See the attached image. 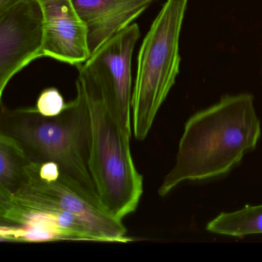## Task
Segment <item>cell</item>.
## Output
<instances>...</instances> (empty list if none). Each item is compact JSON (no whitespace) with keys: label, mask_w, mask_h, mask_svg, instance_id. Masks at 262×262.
Returning a JSON list of instances; mask_svg holds the SVG:
<instances>
[{"label":"cell","mask_w":262,"mask_h":262,"mask_svg":"<svg viewBox=\"0 0 262 262\" xmlns=\"http://www.w3.org/2000/svg\"><path fill=\"white\" fill-rule=\"evenodd\" d=\"M0 199H9L23 208L72 213L90 227L99 242L127 243L133 241L127 236L122 221L112 217L100 204L92 200L69 182L62 172L44 179L36 172L33 162L29 166L26 183L11 197Z\"/></svg>","instance_id":"cell-5"},{"label":"cell","mask_w":262,"mask_h":262,"mask_svg":"<svg viewBox=\"0 0 262 262\" xmlns=\"http://www.w3.org/2000/svg\"><path fill=\"white\" fill-rule=\"evenodd\" d=\"M42 15V54L62 63L80 65L91 56L85 24L73 0H36Z\"/></svg>","instance_id":"cell-8"},{"label":"cell","mask_w":262,"mask_h":262,"mask_svg":"<svg viewBox=\"0 0 262 262\" xmlns=\"http://www.w3.org/2000/svg\"><path fill=\"white\" fill-rule=\"evenodd\" d=\"M19 0H0V10H5Z\"/></svg>","instance_id":"cell-13"},{"label":"cell","mask_w":262,"mask_h":262,"mask_svg":"<svg viewBox=\"0 0 262 262\" xmlns=\"http://www.w3.org/2000/svg\"><path fill=\"white\" fill-rule=\"evenodd\" d=\"M42 15L36 0L0 10V100L9 82L42 54Z\"/></svg>","instance_id":"cell-7"},{"label":"cell","mask_w":262,"mask_h":262,"mask_svg":"<svg viewBox=\"0 0 262 262\" xmlns=\"http://www.w3.org/2000/svg\"><path fill=\"white\" fill-rule=\"evenodd\" d=\"M188 0H166L144 37L132 97L133 133L148 136L180 70L179 39Z\"/></svg>","instance_id":"cell-4"},{"label":"cell","mask_w":262,"mask_h":262,"mask_svg":"<svg viewBox=\"0 0 262 262\" xmlns=\"http://www.w3.org/2000/svg\"><path fill=\"white\" fill-rule=\"evenodd\" d=\"M261 135L254 97L249 93L224 96L191 116L179 144L176 163L159 192L165 197L187 181L220 177L256 148Z\"/></svg>","instance_id":"cell-1"},{"label":"cell","mask_w":262,"mask_h":262,"mask_svg":"<svg viewBox=\"0 0 262 262\" xmlns=\"http://www.w3.org/2000/svg\"><path fill=\"white\" fill-rule=\"evenodd\" d=\"M90 122L89 169L99 203L112 217L122 221L137 209L143 194V177L138 171L130 139L105 98L80 79Z\"/></svg>","instance_id":"cell-3"},{"label":"cell","mask_w":262,"mask_h":262,"mask_svg":"<svg viewBox=\"0 0 262 262\" xmlns=\"http://www.w3.org/2000/svg\"></svg>","instance_id":"cell-14"},{"label":"cell","mask_w":262,"mask_h":262,"mask_svg":"<svg viewBox=\"0 0 262 262\" xmlns=\"http://www.w3.org/2000/svg\"><path fill=\"white\" fill-rule=\"evenodd\" d=\"M67 106L62 93L55 87H50L41 92L34 107L42 116L55 117L60 115Z\"/></svg>","instance_id":"cell-12"},{"label":"cell","mask_w":262,"mask_h":262,"mask_svg":"<svg viewBox=\"0 0 262 262\" xmlns=\"http://www.w3.org/2000/svg\"><path fill=\"white\" fill-rule=\"evenodd\" d=\"M140 36L139 25L133 24L76 67L78 79L96 89L105 98L121 126L131 137L132 64L135 47Z\"/></svg>","instance_id":"cell-6"},{"label":"cell","mask_w":262,"mask_h":262,"mask_svg":"<svg viewBox=\"0 0 262 262\" xmlns=\"http://www.w3.org/2000/svg\"><path fill=\"white\" fill-rule=\"evenodd\" d=\"M87 30L94 54L113 36L129 27L156 0H73Z\"/></svg>","instance_id":"cell-9"},{"label":"cell","mask_w":262,"mask_h":262,"mask_svg":"<svg viewBox=\"0 0 262 262\" xmlns=\"http://www.w3.org/2000/svg\"><path fill=\"white\" fill-rule=\"evenodd\" d=\"M207 231L232 237L262 234V205H246L231 212H222L210 221Z\"/></svg>","instance_id":"cell-11"},{"label":"cell","mask_w":262,"mask_h":262,"mask_svg":"<svg viewBox=\"0 0 262 262\" xmlns=\"http://www.w3.org/2000/svg\"><path fill=\"white\" fill-rule=\"evenodd\" d=\"M59 116L46 117L35 107L10 110L1 102L0 132L16 139L32 162L57 164L62 176L92 200L99 196L89 169L90 122L82 84Z\"/></svg>","instance_id":"cell-2"},{"label":"cell","mask_w":262,"mask_h":262,"mask_svg":"<svg viewBox=\"0 0 262 262\" xmlns=\"http://www.w3.org/2000/svg\"><path fill=\"white\" fill-rule=\"evenodd\" d=\"M31 163L21 144L0 132V198L11 197L26 183Z\"/></svg>","instance_id":"cell-10"}]
</instances>
